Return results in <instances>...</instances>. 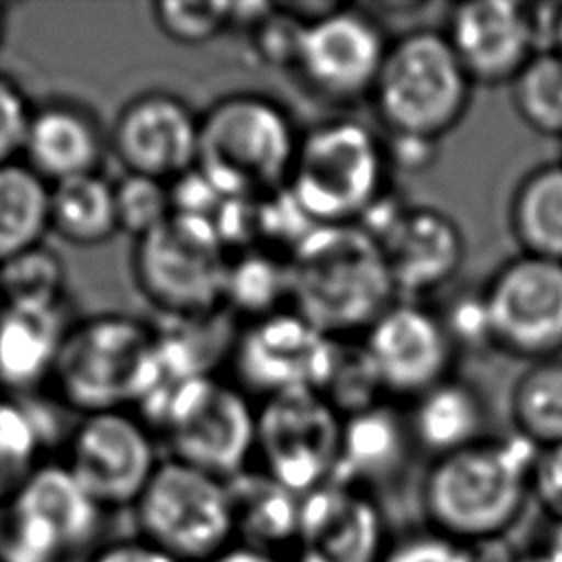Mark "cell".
<instances>
[{
	"label": "cell",
	"instance_id": "cell-1",
	"mask_svg": "<svg viewBox=\"0 0 562 562\" xmlns=\"http://www.w3.org/2000/svg\"><path fill=\"white\" fill-rule=\"evenodd\" d=\"M536 454L538 448L514 432L435 457L419 487L426 527L465 544L503 538L531 498Z\"/></svg>",
	"mask_w": 562,
	"mask_h": 562
},
{
	"label": "cell",
	"instance_id": "cell-2",
	"mask_svg": "<svg viewBox=\"0 0 562 562\" xmlns=\"http://www.w3.org/2000/svg\"><path fill=\"white\" fill-rule=\"evenodd\" d=\"M290 310L327 338H358L397 301L375 237L360 224H318L288 255Z\"/></svg>",
	"mask_w": 562,
	"mask_h": 562
},
{
	"label": "cell",
	"instance_id": "cell-3",
	"mask_svg": "<svg viewBox=\"0 0 562 562\" xmlns=\"http://www.w3.org/2000/svg\"><path fill=\"white\" fill-rule=\"evenodd\" d=\"M299 132L281 103L235 92L200 114L198 160L224 198H261L288 184Z\"/></svg>",
	"mask_w": 562,
	"mask_h": 562
},
{
	"label": "cell",
	"instance_id": "cell-4",
	"mask_svg": "<svg viewBox=\"0 0 562 562\" xmlns=\"http://www.w3.org/2000/svg\"><path fill=\"white\" fill-rule=\"evenodd\" d=\"M384 140L351 119L299 134L288 189L312 224H358L389 189Z\"/></svg>",
	"mask_w": 562,
	"mask_h": 562
},
{
	"label": "cell",
	"instance_id": "cell-5",
	"mask_svg": "<svg viewBox=\"0 0 562 562\" xmlns=\"http://www.w3.org/2000/svg\"><path fill=\"white\" fill-rule=\"evenodd\" d=\"M472 86L443 31L413 29L389 42L369 97L391 136L439 140L468 112Z\"/></svg>",
	"mask_w": 562,
	"mask_h": 562
},
{
	"label": "cell",
	"instance_id": "cell-6",
	"mask_svg": "<svg viewBox=\"0 0 562 562\" xmlns=\"http://www.w3.org/2000/svg\"><path fill=\"white\" fill-rule=\"evenodd\" d=\"M156 371V331L127 314L68 327L53 369L59 402L81 415L136 406Z\"/></svg>",
	"mask_w": 562,
	"mask_h": 562
},
{
	"label": "cell",
	"instance_id": "cell-7",
	"mask_svg": "<svg viewBox=\"0 0 562 562\" xmlns=\"http://www.w3.org/2000/svg\"><path fill=\"white\" fill-rule=\"evenodd\" d=\"M105 509L66 463L40 461L2 503L4 562H75L99 547Z\"/></svg>",
	"mask_w": 562,
	"mask_h": 562
},
{
	"label": "cell",
	"instance_id": "cell-8",
	"mask_svg": "<svg viewBox=\"0 0 562 562\" xmlns=\"http://www.w3.org/2000/svg\"><path fill=\"white\" fill-rule=\"evenodd\" d=\"M149 428L171 459L231 481L255 459L257 406L237 384L204 375L173 389Z\"/></svg>",
	"mask_w": 562,
	"mask_h": 562
},
{
	"label": "cell",
	"instance_id": "cell-9",
	"mask_svg": "<svg viewBox=\"0 0 562 562\" xmlns=\"http://www.w3.org/2000/svg\"><path fill=\"white\" fill-rule=\"evenodd\" d=\"M231 255L209 220L171 215L136 239L132 274L143 296L167 318L224 310Z\"/></svg>",
	"mask_w": 562,
	"mask_h": 562
},
{
	"label": "cell",
	"instance_id": "cell-10",
	"mask_svg": "<svg viewBox=\"0 0 562 562\" xmlns=\"http://www.w3.org/2000/svg\"><path fill=\"white\" fill-rule=\"evenodd\" d=\"M136 536L180 562H206L235 542L226 481L167 457L136 498Z\"/></svg>",
	"mask_w": 562,
	"mask_h": 562
},
{
	"label": "cell",
	"instance_id": "cell-11",
	"mask_svg": "<svg viewBox=\"0 0 562 562\" xmlns=\"http://www.w3.org/2000/svg\"><path fill=\"white\" fill-rule=\"evenodd\" d=\"M340 439L342 417L312 389L279 393L257 406L261 472L296 496L336 479Z\"/></svg>",
	"mask_w": 562,
	"mask_h": 562
},
{
	"label": "cell",
	"instance_id": "cell-12",
	"mask_svg": "<svg viewBox=\"0 0 562 562\" xmlns=\"http://www.w3.org/2000/svg\"><path fill=\"white\" fill-rule=\"evenodd\" d=\"M358 224L380 244L400 299L419 301L446 288L463 266V233L435 206H408L386 191Z\"/></svg>",
	"mask_w": 562,
	"mask_h": 562
},
{
	"label": "cell",
	"instance_id": "cell-13",
	"mask_svg": "<svg viewBox=\"0 0 562 562\" xmlns=\"http://www.w3.org/2000/svg\"><path fill=\"white\" fill-rule=\"evenodd\" d=\"M492 342L529 360L562 356V263L525 255L512 257L483 288Z\"/></svg>",
	"mask_w": 562,
	"mask_h": 562
},
{
	"label": "cell",
	"instance_id": "cell-14",
	"mask_svg": "<svg viewBox=\"0 0 562 562\" xmlns=\"http://www.w3.org/2000/svg\"><path fill=\"white\" fill-rule=\"evenodd\" d=\"M83 490L105 509L134 505L160 459L151 428L130 411L81 415L64 461Z\"/></svg>",
	"mask_w": 562,
	"mask_h": 562
},
{
	"label": "cell",
	"instance_id": "cell-15",
	"mask_svg": "<svg viewBox=\"0 0 562 562\" xmlns=\"http://www.w3.org/2000/svg\"><path fill=\"white\" fill-rule=\"evenodd\" d=\"M386 46L384 31L371 13L334 4L305 20L292 70L323 99L356 101L371 94Z\"/></svg>",
	"mask_w": 562,
	"mask_h": 562
},
{
	"label": "cell",
	"instance_id": "cell-16",
	"mask_svg": "<svg viewBox=\"0 0 562 562\" xmlns=\"http://www.w3.org/2000/svg\"><path fill=\"white\" fill-rule=\"evenodd\" d=\"M384 395L413 400L452 375L457 349L437 310L393 301L360 336Z\"/></svg>",
	"mask_w": 562,
	"mask_h": 562
},
{
	"label": "cell",
	"instance_id": "cell-17",
	"mask_svg": "<svg viewBox=\"0 0 562 562\" xmlns=\"http://www.w3.org/2000/svg\"><path fill=\"white\" fill-rule=\"evenodd\" d=\"M329 338L292 310L246 323L233 342L235 384L248 395L272 397L312 389L325 364Z\"/></svg>",
	"mask_w": 562,
	"mask_h": 562
},
{
	"label": "cell",
	"instance_id": "cell-18",
	"mask_svg": "<svg viewBox=\"0 0 562 562\" xmlns=\"http://www.w3.org/2000/svg\"><path fill=\"white\" fill-rule=\"evenodd\" d=\"M200 114L171 92L149 90L127 101L112 123L110 147L125 173L171 182L195 167Z\"/></svg>",
	"mask_w": 562,
	"mask_h": 562
},
{
	"label": "cell",
	"instance_id": "cell-19",
	"mask_svg": "<svg viewBox=\"0 0 562 562\" xmlns=\"http://www.w3.org/2000/svg\"><path fill=\"white\" fill-rule=\"evenodd\" d=\"M386 547L371 492L331 481L301 496L294 562H382Z\"/></svg>",
	"mask_w": 562,
	"mask_h": 562
},
{
	"label": "cell",
	"instance_id": "cell-20",
	"mask_svg": "<svg viewBox=\"0 0 562 562\" xmlns=\"http://www.w3.org/2000/svg\"><path fill=\"white\" fill-rule=\"evenodd\" d=\"M472 83H509L538 53L529 4L476 0L454 4L443 31Z\"/></svg>",
	"mask_w": 562,
	"mask_h": 562
},
{
	"label": "cell",
	"instance_id": "cell-21",
	"mask_svg": "<svg viewBox=\"0 0 562 562\" xmlns=\"http://www.w3.org/2000/svg\"><path fill=\"white\" fill-rule=\"evenodd\" d=\"M105 136L90 110L72 101H48L31 110L20 160L48 184L94 173Z\"/></svg>",
	"mask_w": 562,
	"mask_h": 562
},
{
	"label": "cell",
	"instance_id": "cell-22",
	"mask_svg": "<svg viewBox=\"0 0 562 562\" xmlns=\"http://www.w3.org/2000/svg\"><path fill=\"white\" fill-rule=\"evenodd\" d=\"M411 448L415 443L406 415L380 402L342 419L340 459L334 481L371 492L378 485L391 483L404 470Z\"/></svg>",
	"mask_w": 562,
	"mask_h": 562
},
{
	"label": "cell",
	"instance_id": "cell-23",
	"mask_svg": "<svg viewBox=\"0 0 562 562\" xmlns=\"http://www.w3.org/2000/svg\"><path fill=\"white\" fill-rule=\"evenodd\" d=\"M61 305H0V389L26 397L53 378L68 331Z\"/></svg>",
	"mask_w": 562,
	"mask_h": 562
},
{
	"label": "cell",
	"instance_id": "cell-24",
	"mask_svg": "<svg viewBox=\"0 0 562 562\" xmlns=\"http://www.w3.org/2000/svg\"><path fill=\"white\" fill-rule=\"evenodd\" d=\"M406 424L415 448L435 459L485 439L487 406L476 386L450 375L413 397Z\"/></svg>",
	"mask_w": 562,
	"mask_h": 562
},
{
	"label": "cell",
	"instance_id": "cell-25",
	"mask_svg": "<svg viewBox=\"0 0 562 562\" xmlns=\"http://www.w3.org/2000/svg\"><path fill=\"white\" fill-rule=\"evenodd\" d=\"M226 485L235 514V542L292 558L301 496L281 487L261 470L250 468L226 481Z\"/></svg>",
	"mask_w": 562,
	"mask_h": 562
},
{
	"label": "cell",
	"instance_id": "cell-26",
	"mask_svg": "<svg viewBox=\"0 0 562 562\" xmlns=\"http://www.w3.org/2000/svg\"><path fill=\"white\" fill-rule=\"evenodd\" d=\"M507 217L520 252L562 263V162L531 169L514 189Z\"/></svg>",
	"mask_w": 562,
	"mask_h": 562
},
{
	"label": "cell",
	"instance_id": "cell-27",
	"mask_svg": "<svg viewBox=\"0 0 562 562\" xmlns=\"http://www.w3.org/2000/svg\"><path fill=\"white\" fill-rule=\"evenodd\" d=\"M48 228L75 246L108 241L119 233L114 182L94 171L50 184Z\"/></svg>",
	"mask_w": 562,
	"mask_h": 562
},
{
	"label": "cell",
	"instance_id": "cell-28",
	"mask_svg": "<svg viewBox=\"0 0 562 562\" xmlns=\"http://www.w3.org/2000/svg\"><path fill=\"white\" fill-rule=\"evenodd\" d=\"M50 184L20 158L0 165V263L42 244Z\"/></svg>",
	"mask_w": 562,
	"mask_h": 562
},
{
	"label": "cell",
	"instance_id": "cell-29",
	"mask_svg": "<svg viewBox=\"0 0 562 562\" xmlns=\"http://www.w3.org/2000/svg\"><path fill=\"white\" fill-rule=\"evenodd\" d=\"M514 432L536 448L562 443V356L531 362L509 395Z\"/></svg>",
	"mask_w": 562,
	"mask_h": 562
},
{
	"label": "cell",
	"instance_id": "cell-30",
	"mask_svg": "<svg viewBox=\"0 0 562 562\" xmlns=\"http://www.w3.org/2000/svg\"><path fill=\"white\" fill-rule=\"evenodd\" d=\"M290 307L288 259L270 250H241L228 261L224 310L244 316L246 323Z\"/></svg>",
	"mask_w": 562,
	"mask_h": 562
},
{
	"label": "cell",
	"instance_id": "cell-31",
	"mask_svg": "<svg viewBox=\"0 0 562 562\" xmlns=\"http://www.w3.org/2000/svg\"><path fill=\"white\" fill-rule=\"evenodd\" d=\"M314 391L342 419L371 408L386 397L360 336L329 338L325 364Z\"/></svg>",
	"mask_w": 562,
	"mask_h": 562
},
{
	"label": "cell",
	"instance_id": "cell-32",
	"mask_svg": "<svg viewBox=\"0 0 562 562\" xmlns=\"http://www.w3.org/2000/svg\"><path fill=\"white\" fill-rule=\"evenodd\" d=\"M509 92L529 130L562 138V55L555 48L538 50L509 81Z\"/></svg>",
	"mask_w": 562,
	"mask_h": 562
},
{
	"label": "cell",
	"instance_id": "cell-33",
	"mask_svg": "<svg viewBox=\"0 0 562 562\" xmlns=\"http://www.w3.org/2000/svg\"><path fill=\"white\" fill-rule=\"evenodd\" d=\"M66 270L59 255L33 246L0 263V301L15 307H57L64 299Z\"/></svg>",
	"mask_w": 562,
	"mask_h": 562
},
{
	"label": "cell",
	"instance_id": "cell-34",
	"mask_svg": "<svg viewBox=\"0 0 562 562\" xmlns=\"http://www.w3.org/2000/svg\"><path fill=\"white\" fill-rule=\"evenodd\" d=\"M42 439L22 400H0V505L40 463Z\"/></svg>",
	"mask_w": 562,
	"mask_h": 562
},
{
	"label": "cell",
	"instance_id": "cell-35",
	"mask_svg": "<svg viewBox=\"0 0 562 562\" xmlns=\"http://www.w3.org/2000/svg\"><path fill=\"white\" fill-rule=\"evenodd\" d=\"M114 206L119 231L140 239L171 217L169 182L125 173L114 182Z\"/></svg>",
	"mask_w": 562,
	"mask_h": 562
},
{
	"label": "cell",
	"instance_id": "cell-36",
	"mask_svg": "<svg viewBox=\"0 0 562 562\" xmlns=\"http://www.w3.org/2000/svg\"><path fill=\"white\" fill-rule=\"evenodd\" d=\"M231 7L233 2L224 0H160L154 2L151 13L156 26L167 40L184 46H198L215 40L231 26Z\"/></svg>",
	"mask_w": 562,
	"mask_h": 562
},
{
	"label": "cell",
	"instance_id": "cell-37",
	"mask_svg": "<svg viewBox=\"0 0 562 562\" xmlns=\"http://www.w3.org/2000/svg\"><path fill=\"white\" fill-rule=\"evenodd\" d=\"M305 20L292 9L272 4L250 26V46L259 61L274 68H294Z\"/></svg>",
	"mask_w": 562,
	"mask_h": 562
},
{
	"label": "cell",
	"instance_id": "cell-38",
	"mask_svg": "<svg viewBox=\"0 0 562 562\" xmlns=\"http://www.w3.org/2000/svg\"><path fill=\"white\" fill-rule=\"evenodd\" d=\"M382 562H481V544H465L426 527L391 540Z\"/></svg>",
	"mask_w": 562,
	"mask_h": 562
},
{
	"label": "cell",
	"instance_id": "cell-39",
	"mask_svg": "<svg viewBox=\"0 0 562 562\" xmlns=\"http://www.w3.org/2000/svg\"><path fill=\"white\" fill-rule=\"evenodd\" d=\"M437 314L441 316L457 353L494 347L483 290L452 296L443 310H437Z\"/></svg>",
	"mask_w": 562,
	"mask_h": 562
},
{
	"label": "cell",
	"instance_id": "cell-40",
	"mask_svg": "<svg viewBox=\"0 0 562 562\" xmlns=\"http://www.w3.org/2000/svg\"><path fill=\"white\" fill-rule=\"evenodd\" d=\"M29 116L31 108L20 86L0 75V165L20 158Z\"/></svg>",
	"mask_w": 562,
	"mask_h": 562
},
{
	"label": "cell",
	"instance_id": "cell-41",
	"mask_svg": "<svg viewBox=\"0 0 562 562\" xmlns=\"http://www.w3.org/2000/svg\"><path fill=\"white\" fill-rule=\"evenodd\" d=\"M531 498L555 520L562 522V443L538 448L529 476Z\"/></svg>",
	"mask_w": 562,
	"mask_h": 562
},
{
	"label": "cell",
	"instance_id": "cell-42",
	"mask_svg": "<svg viewBox=\"0 0 562 562\" xmlns=\"http://www.w3.org/2000/svg\"><path fill=\"white\" fill-rule=\"evenodd\" d=\"M86 562H180L165 553L162 549L149 544L147 540L134 538H119L99 544Z\"/></svg>",
	"mask_w": 562,
	"mask_h": 562
},
{
	"label": "cell",
	"instance_id": "cell-43",
	"mask_svg": "<svg viewBox=\"0 0 562 562\" xmlns=\"http://www.w3.org/2000/svg\"><path fill=\"white\" fill-rule=\"evenodd\" d=\"M389 165L400 167L406 171H419L426 169L437 149V140H426V138H415V136H391L389 143H384Z\"/></svg>",
	"mask_w": 562,
	"mask_h": 562
},
{
	"label": "cell",
	"instance_id": "cell-44",
	"mask_svg": "<svg viewBox=\"0 0 562 562\" xmlns=\"http://www.w3.org/2000/svg\"><path fill=\"white\" fill-rule=\"evenodd\" d=\"M206 562H294V558H285V555H274L261 549H252L239 542H233L231 547H226L224 551H220L217 555H213Z\"/></svg>",
	"mask_w": 562,
	"mask_h": 562
},
{
	"label": "cell",
	"instance_id": "cell-45",
	"mask_svg": "<svg viewBox=\"0 0 562 562\" xmlns=\"http://www.w3.org/2000/svg\"><path fill=\"white\" fill-rule=\"evenodd\" d=\"M553 48L562 55V11H560V18H558V29H555V44Z\"/></svg>",
	"mask_w": 562,
	"mask_h": 562
},
{
	"label": "cell",
	"instance_id": "cell-46",
	"mask_svg": "<svg viewBox=\"0 0 562 562\" xmlns=\"http://www.w3.org/2000/svg\"><path fill=\"white\" fill-rule=\"evenodd\" d=\"M0 37H2V15H0Z\"/></svg>",
	"mask_w": 562,
	"mask_h": 562
},
{
	"label": "cell",
	"instance_id": "cell-47",
	"mask_svg": "<svg viewBox=\"0 0 562 562\" xmlns=\"http://www.w3.org/2000/svg\"><path fill=\"white\" fill-rule=\"evenodd\" d=\"M0 562H4V560H2V558H0Z\"/></svg>",
	"mask_w": 562,
	"mask_h": 562
}]
</instances>
